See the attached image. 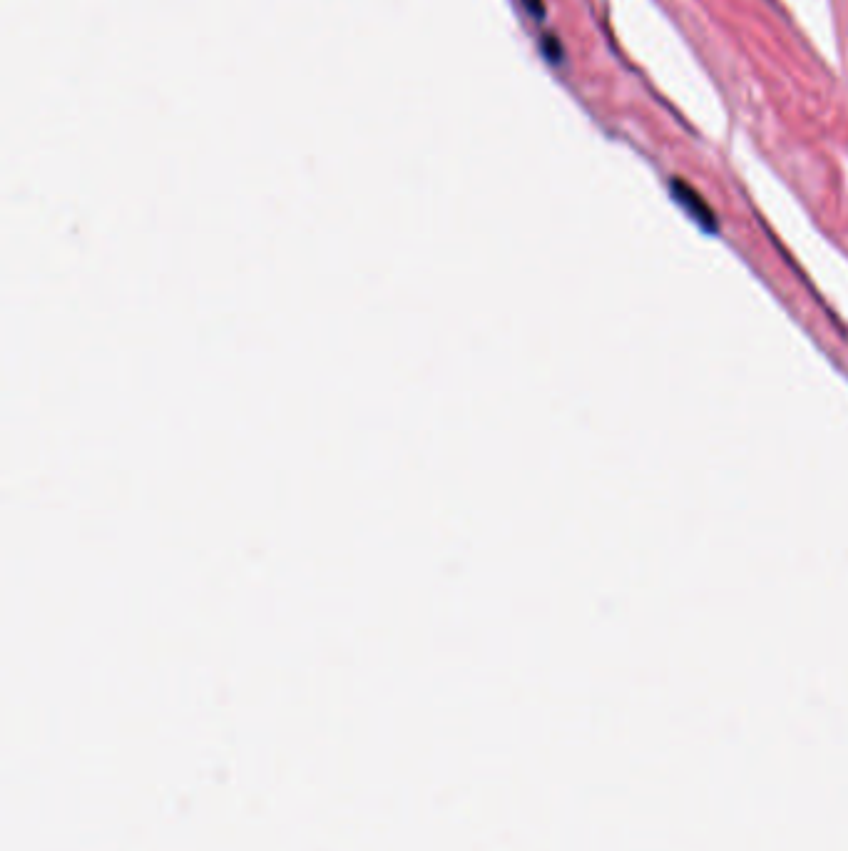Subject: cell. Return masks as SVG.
I'll list each match as a JSON object with an SVG mask.
<instances>
[{"instance_id": "1", "label": "cell", "mask_w": 848, "mask_h": 851, "mask_svg": "<svg viewBox=\"0 0 848 851\" xmlns=\"http://www.w3.org/2000/svg\"><path fill=\"white\" fill-rule=\"evenodd\" d=\"M672 195L674 200L684 207V210L702 224L704 229H712V232L717 229V219H714L712 207H709L707 202L697 195V190H694L692 185H687V182L682 180H672Z\"/></svg>"}]
</instances>
